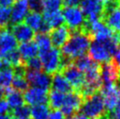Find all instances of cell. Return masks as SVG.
<instances>
[{
	"label": "cell",
	"mask_w": 120,
	"mask_h": 119,
	"mask_svg": "<svg viewBox=\"0 0 120 119\" xmlns=\"http://www.w3.org/2000/svg\"><path fill=\"white\" fill-rule=\"evenodd\" d=\"M106 0H82L81 10L86 17L87 23L101 19Z\"/></svg>",
	"instance_id": "8992f818"
},
{
	"label": "cell",
	"mask_w": 120,
	"mask_h": 119,
	"mask_svg": "<svg viewBox=\"0 0 120 119\" xmlns=\"http://www.w3.org/2000/svg\"><path fill=\"white\" fill-rule=\"evenodd\" d=\"M51 89L58 92L63 93V94H68V93L74 91L68 82L60 72L53 74L52 75Z\"/></svg>",
	"instance_id": "e0dca14e"
},
{
	"label": "cell",
	"mask_w": 120,
	"mask_h": 119,
	"mask_svg": "<svg viewBox=\"0 0 120 119\" xmlns=\"http://www.w3.org/2000/svg\"><path fill=\"white\" fill-rule=\"evenodd\" d=\"M5 90L6 89H4L2 88H0V100H2L5 96Z\"/></svg>",
	"instance_id": "b9f144b4"
},
{
	"label": "cell",
	"mask_w": 120,
	"mask_h": 119,
	"mask_svg": "<svg viewBox=\"0 0 120 119\" xmlns=\"http://www.w3.org/2000/svg\"><path fill=\"white\" fill-rule=\"evenodd\" d=\"M24 20L26 22V25L30 27L34 33L35 32L40 33V28L44 22L43 17L41 16V14L40 12H34V11L27 14Z\"/></svg>",
	"instance_id": "7402d4cb"
},
{
	"label": "cell",
	"mask_w": 120,
	"mask_h": 119,
	"mask_svg": "<svg viewBox=\"0 0 120 119\" xmlns=\"http://www.w3.org/2000/svg\"><path fill=\"white\" fill-rule=\"evenodd\" d=\"M111 119H120V99L117 102L116 107L110 112H108Z\"/></svg>",
	"instance_id": "8d00e7d4"
},
{
	"label": "cell",
	"mask_w": 120,
	"mask_h": 119,
	"mask_svg": "<svg viewBox=\"0 0 120 119\" xmlns=\"http://www.w3.org/2000/svg\"><path fill=\"white\" fill-rule=\"evenodd\" d=\"M91 41V37L83 30L71 31L70 38L62 46L60 53L65 59L73 62L75 59L85 55Z\"/></svg>",
	"instance_id": "6da1fadb"
},
{
	"label": "cell",
	"mask_w": 120,
	"mask_h": 119,
	"mask_svg": "<svg viewBox=\"0 0 120 119\" xmlns=\"http://www.w3.org/2000/svg\"><path fill=\"white\" fill-rule=\"evenodd\" d=\"M26 68L28 70H34V71H40L42 69V64L41 60L39 57H34L24 62Z\"/></svg>",
	"instance_id": "d6a6232c"
},
{
	"label": "cell",
	"mask_w": 120,
	"mask_h": 119,
	"mask_svg": "<svg viewBox=\"0 0 120 119\" xmlns=\"http://www.w3.org/2000/svg\"><path fill=\"white\" fill-rule=\"evenodd\" d=\"M43 19L48 25L51 30L62 26L64 23L63 16L60 11H53V12H44Z\"/></svg>",
	"instance_id": "44dd1931"
},
{
	"label": "cell",
	"mask_w": 120,
	"mask_h": 119,
	"mask_svg": "<svg viewBox=\"0 0 120 119\" xmlns=\"http://www.w3.org/2000/svg\"><path fill=\"white\" fill-rule=\"evenodd\" d=\"M1 58L3 59L5 67H10L14 68V67H17L24 64V60H22L18 50L11 51L9 53H5Z\"/></svg>",
	"instance_id": "d4e9b609"
},
{
	"label": "cell",
	"mask_w": 120,
	"mask_h": 119,
	"mask_svg": "<svg viewBox=\"0 0 120 119\" xmlns=\"http://www.w3.org/2000/svg\"><path fill=\"white\" fill-rule=\"evenodd\" d=\"M18 41L12 35L9 27L0 28V57L11 51L16 50Z\"/></svg>",
	"instance_id": "5bb4252c"
},
{
	"label": "cell",
	"mask_w": 120,
	"mask_h": 119,
	"mask_svg": "<svg viewBox=\"0 0 120 119\" xmlns=\"http://www.w3.org/2000/svg\"><path fill=\"white\" fill-rule=\"evenodd\" d=\"M66 94L58 92L55 90H50L47 96V103L49 109H58L61 108L64 103Z\"/></svg>",
	"instance_id": "cb8c5ba5"
},
{
	"label": "cell",
	"mask_w": 120,
	"mask_h": 119,
	"mask_svg": "<svg viewBox=\"0 0 120 119\" xmlns=\"http://www.w3.org/2000/svg\"><path fill=\"white\" fill-rule=\"evenodd\" d=\"M70 119H89L87 116H85L84 115L81 114V113H76L74 116H70Z\"/></svg>",
	"instance_id": "60d3db41"
},
{
	"label": "cell",
	"mask_w": 120,
	"mask_h": 119,
	"mask_svg": "<svg viewBox=\"0 0 120 119\" xmlns=\"http://www.w3.org/2000/svg\"><path fill=\"white\" fill-rule=\"evenodd\" d=\"M97 119H111V118H110V115H109V113L107 112L106 114H104L103 116H102L101 117H99V118H97Z\"/></svg>",
	"instance_id": "7bdbcfd3"
},
{
	"label": "cell",
	"mask_w": 120,
	"mask_h": 119,
	"mask_svg": "<svg viewBox=\"0 0 120 119\" xmlns=\"http://www.w3.org/2000/svg\"><path fill=\"white\" fill-rule=\"evenodd\" d=\"M50 37L52 45L54 46V48H59L63 46L71 35V31L67 26H60L52 29L50 31Z\"/></svg>",
	"instance_id": "9a60e30c"
},
{
	"label": "cell",
	"mask_w": 120,
	"mask_h": 119,
	"mask_svg": "<svg viewBox=\"0 0 120 119\" xmlns=\"http://www.w3.org/2000/svg\"><path fill=\"white\" fill-rule=\"evenodd\" d=\"M30 109L28 105H22L17 108V109H12L11 112V117L14 118H22V119H29L30 117Z\"/></svg>",
	"instance_id": "4dcf8cb0"
},
{
	"label": "cell",
	"mask_w": 120,
	"mask_h": 119,
	"mask_svg": "<svg viewBox=\"0 0 120 119\" xmlns=\"http://www.w3.org/2000/svg\"><path fill=\"white\" fill-rule=\"evenodd\" d=\"M28 0H16L12 8H11V19L9 26L22 23V21L28 14Z\"/></svg>",
	"instance_id": "4fadbf2b"
},
{
	"label": "cell",
	"mask_w": 120,
	"mask_h": 119,
	"mask_svg": "<svg viewBox=\"0 0 120 119\" xmlns=\"http://www.w3.org/2000/svg\"><path fill=\"white\" fill-rule=\"evenodd\" d=\"M14 0H0V7H10Z\"/></svg>",
	"instance_id": "ab89813d"
},
{
	"label": "cell",
	"mask_w": 120,
	"mask_h": 119,
	"mask_svg": "<svg viewBox=\"0 0 120 119\" xmlns=\"http://www.w3.org/2000/svg\"><path fill=\"white\" fill-rule=\"evenodd\" d=\"M0 119H11V116L10 115H0Z\"/></svg>",
	"instance_id": "ee69618b"
},
{
	"label": "cell",
	"mask_w": 120,
	"mask_h": 119,
	"mask_svg": "<svg viewBox=\"0 0 120 119\" xmlns=\"http://www.w3.org/2000/svg\"><path fill=\"white\" fill-rule=\"evenodd\" d=\"M83 97L76 91H72L66 94L65 100L62 107H61V112L63 113L65 116H72L79 111L81 106L83 103Z\"/></svg>",
	"instance_id": "30bf717a"
},
{
	"label": "cell",
	"mask_w": 120,
	"mask_h": 119,
	"mask_svg": "<svg viewBox=\"0 0 120 119\" xmlns=\"http://www.w3.org/2000/svg\"><path fill=\"white\" fill-rule=\"evenodd\" d=\"M5 97H6V102L9 104L10 109H17L20 106L24 105V103H25L22 93L16 91L10 88L5 90Z\"/></svg>",
	"instance_id": "ffe728a7"
},
{
	"label": "cell",
	"mask_w": 120,
	"mask_h": 119,
	"mask_svg": "<svg viewBox=\"0 0 120 119\" xmlns=\"http://www.w3.org/2000/svg\"><path fill=\"white\" fill-rule=\"evenodd\" d=\"M4 67H5V65H4V62L3 59L0 57V70H2Z\"/></svg>",
	"instance_id": "f6af8a7d"
},
{
	"label": "cell",
	"mask_w": 120,
	"mask_h": 119,
	"mask_svg": "<svg viewBox=\"0 0 120 119\" xmlns=\"http://www.w3.org/2000/svg\"><path fill=\"white\" fill-rule=\"evenodd\" d=\"M120 77V68L111 60L101 65V81L103 84H114Z\"/></svg>",
	"instance_id": "8fae6325"
},
{
	"label": "cell",
	"mask_w": 120,
	"mask_h": 119,
	"mask_svg": "<svg viewBox=\"0 0 120 119\" xmlns=\"http://www.w3.org/2000/svg\"><path fill=\"white\" fill-rule=\"evenodd\" d=\"M101 20L106 24L113 32H120V7L103 14Z\"/></svg>",
	"instance_id": "ac0fdd59"
},
{
	"label": "cell",
	"mask_w": 120,
	"mask_h": 119,
	"mask_svg": "<svg viewBox=\"0 0 120 119\" xmlns=\"http://www.w3.org/2000/svg\"><path fill=\"white\" fill-rule=\"evenodd\" d=\"M48 93L44 89L39 88H29L24 94V101L31 106L39 104H47Z\"/></svg>",
	"instance_id": "7c38bea8"
},
{
	"label": "cell",
	"mask_w": 120,
	"mask_h": 119,
	"mask_svg": "<svg viewBox=\"0 0 120 119\" xmlns=\"http://www.w3.org/2000/svg\"><path fill=\"white\" fill-rule=\"evenodd\" d=\"M49 115V107L47 104L33 106L30 109V116L33 119H47Z\"/></svg>",
	"instance_id": "4316f807"
},
{
	"label": "cell",
	"mask_w": 120,
	"mask_h": 119,
	"mask_svg": "<svg viewBox=\"0 0 120 119\" xmlns=\"http://www.w3.org/2000/svg\"><path fill=\"white\" fill-rule=\"evenodd\" d=\"M34 42L36 44L37 47L39 49L40 54L46 53L49 51L52 47V42H51L49 34L47 33H38L34 36Z\"/></svg>",
	"instance_id": "603a6c76"
},
{
	"label": "cell",
	"mask_w": 120,
	"mask_h": 119,
	"mask_svg": "<svg viewBox=\"0 0 120 119\" xmlns=\"http://www.w3.org/2000/svg\"><path fill=\"white\" fill-rule=\"evenodd\" d=\"M28 8L34 12H40L43 11L42 0H28Z\"/></svg>",
	"instance_id": "836d02e7"
},
{
	"label": "cell",
	"mask_w": 120,
	"mask_h": 119,
	"mask_svg": "<svg viewBox=\"0 0 120 119\" xmlns=\"http://www.w3.org/2000/svg\"><path fill=\"white\" fill-rule=\"evenodd\" d=\"M106 111L110 112L116 107L120 99V89L114 84H103L100 89Z\"/></svg>",
	"instance_id": "9c48e42d"
},
{
	"label": "cell",
	"mask_w": 120,
	"mask_h": 119,
	"mask_svg": "<svg viewBox=\"0 0 120 119\" xmlns=\"http://www.w3.org/2000/svg\"><path fill=\"white\" fill-rule=\"evenodd\" d=\"M80 112L89 119H97L106 114L107 111L103 103V98L100 91L83 100Z\"/></svg>",
	"instance_id": "3957f363"
},
{
	"label": "cell",
	"mask_w": 120,
	"mask_h": 119,
	"mask_svg": "<svg viewBox=\"0 0 120 119\" xmlns=\"http://www.w3.org/2000/svg\"><path fill=\"white\" fill-rule=\"evenodd\" d=\"M60 73H61V74L66 78L72 89H75L74 91L78 92L85 83L83 73L81 72L75 66H74L73 63L64 67Z\"/></svg>",
	"instance_id": "52a82bcc"
},
{
	"label": "cell",
	"mask_w": 120,
	"mask_h": 119,
	"mask_svg": "<svg viewBox=\"0 0 120 119\" xmlns=\"http://www.w3.org/2000/svg\"><path fill=\"white\" fill-rule=\"evenodd\" d=\"M11 86H12V89L20 93L25 92L29 89V84L27 82L25 75L23 74H14Z\"/></svg>",
	"instance_id": "83f0119b"
},
{
	"label": "cell",
	"mask_w": 120,
	"mask_h": 119,
	"mask_svg": "<svg viewBox=\"0 0 120 119\" xmlns=\"http://www.w3.org/2000/svg\"><path fill=\"white\" fill-rule=\"evenodd\" d=\"M118 46L117 36L105 41L92 40L89 48L90 58L98 64L110 62L112 60V56Z\"/></svg>",
	"instance_id": "7a4b0ae2"
},
{
	"label": "cell",
	"mask_w": 120,
	"mask_h": 119,
	"mask_svg": "<svg viewBox=\"0 0 120 119\" xmlns=\"http://www.w3.org/2000/svg\"><path fill=\"white\" fill-rule=\"evenodd\" d=\"M11 19V7H0V28L9 27Z\"/></svg>",
	"instance_id": "1f68e13d"
},
{
	"label": "cell",
	"mask_w": 120,
	"mask_h": 119,
	"mask_svg": "<svg viewBox=\"0 0 120 119\" xmlns=\"http://www.w3.org/2000/svg\"><path fill=\"white\" fill-rule=\"evenodd\" d=\"M113 58H112V61H113L116 65L120 68V46H118L117 49L113 54Z\"/></svg>",
	"instance_id": "f35d334b"
},
{
	"label": "cell",
	"mask_w": 120,
	"mask_h": 119,
	"mask_svg": "<svg viewBox=\"0 0 120 119\" xmlns=\"http://www.w3.org/2000/svg\"><path fill=\"white\" fill-rule=\"evenodd\" d=\"M93 62H94V60H92L90 59V56L83 55V56L79 57V58H77V59L75 60H73L72 63L74 64V66H75L78 69L80 70L81 72L84 73V72L92 65Z\"/></svg>",
	"instance_id": "f1b7e54d"
},
{
	"label": "cell",
	"mask_w": 120,
	"mask_h": 119,
	"mask_svg": "<svg viewBox=\"0 0 120 119\" xmlns=\"http://www.w3.org/2000/svg\"><path fill=\"white\" fill-rule=\"evenodd\" d=\"M66 116L63 115V113L59 109H53L51 112H49L47 119H65Z\"/></svg>",
	"instance_id": "e575fe53"
},
{
	"label": "cell",
	"mask_w": 120,
	"mask_h": 119,
	"mask_svg": "<svg viewBox=\"0 0 120 119\" xmlns=\"http://www.w3.org/2000/svg\"><path fill=\"white\" fill-rule=\"evenodd\" d=\"M18 51H19L22 60H24V62L32 58L37 57L38 53H39V49L34 41H28V42L21 43L19 46Z\"/></svg>",
	"instance_id": "d6986e66"
},
{
	"label": "cell",
	"mask_w": 120,
	"mask_h": 119,
	"mask_svg": "<svg viewBox=\"0 0 120 119\" xmlns=\"http://www.w3.org/2000/svg\"><path fill=\"white\" fill-rule=\"evenodd\" d=\"M82 3V0H62L64 7H78Z\"/></svg>",
	"instance_id": "74e56055"
},
{
	"label": "cell",
	"mask_w": 120,
	"mask_h": 119,
	"mask_svg": "<svg viewBox=\"0 0 120 119\" xmlns=\"http://www.w3.org/2000/svg\"><path fill=\"white\" fill-rule=\"evenodd\" d=\"M43 12H53L60 11L62 6V0H42Z\"/></svg>",
	"instance_id": "f546056e"
},
{
	"label": "cell",
	"mask_w": 120,
	"mask_h": 119,
	"mask_svg": "<svg viewBox=\"0 0 120 119\" xmlns=\"http://www.w3.org/2000/svg\"><path fill=\"white\" fill-rule=\"evenodd\" d=\"M10 31L11 32L12 35L16 39L17 41H19L21 43L32 41V40L35 36V33L29 26H27L26 24L19 23L14 26H11L9 27Z\"/></svg>",
	"instance_id": "2e32d148"
},
{
	"label": "cell",
	"mask_w": 120,
	"mask_h": 119,
	"mask_svg": "<svg viewBox=\"0 0 120 119\" xmlns=\"http://www.w3.org/2000/svg\"><path fill=\"white\" fill-rule=\"evenodd\" d=\"M117 40L118 44H120V32H119V33H118V35L117 36Z\"/></svg>",
	"instance_id": "bcb514c9"
},
{
	"label": "cell",
	"mask_w": 120,
	"mask_h": 119,
	"mask_svg": "<svg viewBox=\"0 0 120 119\" xmlns=\"http://www.w3.org/2000/svg\"><path fill=\"white\" fill-rule=\"evenodd\" d=\"M25 77L28 84L32 87L39 88L46 91H48L51 89L52 75H49L45 72L26 69Z\"/></svg>",
	"instance_id": "ba28073f"
},
{
	"label": "cell",
	"mask_w": 120,
	"mask_h": 119,
	"mask_svg": "<svg viewBox=\"0 0 120 119\" xmlns=\"http://www.w3.org/2000/svg\"><path fill=\"white\" fill-rule=\"evenodd\" d=\"M11 111L9 104L6 102V100H0V115H6Z\"/></svg>",
	"instance_id": "d590c367"
},
{
	"label": "cell",
	"mask_w": 120,
	"mask_h": 119,
	"mask_svg": "<svg viewBox=\"0 0 120 119\" xmlns=\"http://www.w3.org/2000/svg\"><path fill=\"white\" fill-rule=\"evenodd\" d=\"M14 77L13 68L10 67H5L0 70V88L7 89L11 85Z\"/></svg>",
	"instance_id": "484cf974"
},
{
	"label": "cell",
	"mask_w": 120,
	"mask_h": 119,
	"mask_svg": "<svg viewBox=\"0 0 120 119\" xmlns=\"http://www.w3.org/2000/svg\"><path fill=\"white\" fill-rule=\"evenodd\" d=\"M64 22L70 31L83 30L86 24V17L79 7H64L62 11Z\"/></svg>",
	"instance_id": "5b68a950"
},
{
	"label": "cell",
	"mask_w": 120,
	"mask_h": 119,
	"mask_svg": "<svg viewBox=\"0 0 120 119\" xmlns=\"http://www.w3.org/2000/svg\"><path fill=\"white\" fill-rule=\"evenodd\" d=\"M40 59L42 68L46 74L53 75V74L60 72L62 67V56L58 48H51L49 51L40 54Z\"/></svg>",
	"instance_id": "277c9868"
}]
</instances>
